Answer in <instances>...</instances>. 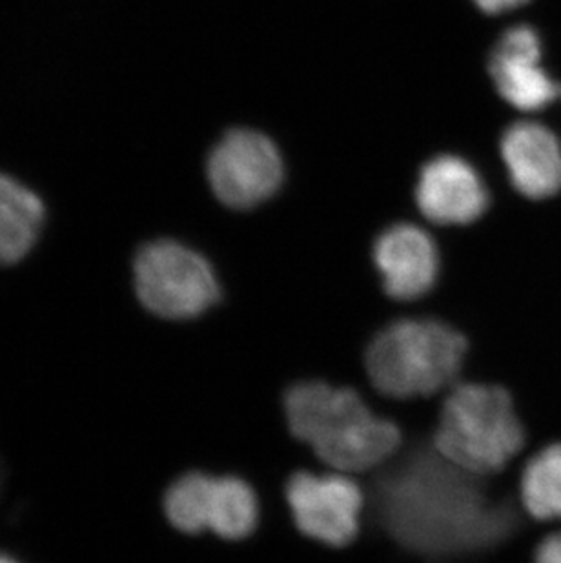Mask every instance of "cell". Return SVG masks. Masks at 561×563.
Wrapping results in <instances>:
<instances>
[{"label": "cell", "instance_id": "1", "mask_svg": "<svg viewBox=\"0 0 561 563\" xmlns=\"http://www.w3.org/2000/svg\"><path fill=\"white\" fill-rule=\"evenodd\" d=\"M514 471L480 478L441 456L430 432L405 431L402 449L360 478L363 523L424 559L488 553L524 532L525 510L508 479Z\"/></svg>", "mask_w": 561, "mask_h": 563}, {"label": "cell", "instance_id": "2", "mask_svg": "<svg viewBox=\"0 0 561 563\" xmlns=\"http://www.w3.org/2000/svg\"><path fill=\"white\" fill-rule=\"evenodd\" d=\"M283 405L292 437L314 452L324 471L361 478L402 449L396 421L377 415L358 388L302 379L286 388Z\"/></svg>", "mask_w": 561, "mask_h": 563}, {"label": "cell", "instance_id": "3", "mask_svg": "<svg viewBox=\"0 0 561 563\" xmlns=\"http://www.w3.org/2000/svg\"><path fill=\"white\" fill-rule=\"evenodd\" d=\"M466 352V335L446 319L435 316L391 319L366 346L371 394L393 401L443 396L461 382Z\"/></svg>", "mask_w": 561, "mask_h": 563}, {"label": "cell", "instance_id": "4", "mask_svg": "<svg viewBox=\"0 0 561 563\" xmlns=\"http://www.w3.org/2000/svg\"><path fill=\"white\" fill-rule=\"evenodd\" d=\"M432 443L466 473L496 478L525 462L529 437L507 387L460 382L441 398Z\"/></svg>", "mask_w": 561, "mask_h": 563}, {"label": "cell", "instance_id": "5", "mask_svg": "<svg viewBox=\"0 0 561 563\" xmlns=\"http://www.w3.org/2000/svg\"><path fill=\"white\" fill-rule=\"evenodd\" d=\"M139 307L152 318L185 323L223 301L218 268L202 252L172 238L146 241L130 261Z\"/></svg>", "mask_w": 561, "mask_h": 563}, {"label": "cell", "instance_id": "6", "mask_svg": "<svg viewBox=\"0 0 561 563\" xmlns=\"http://www.w3.org/2000/svg\"><path fill=\"white\" fill-rule=\"evenodd\" d=\"M285 498L302 537L327 548H346L360 537L366 507L358 476L301 468L286 479Z\"/></svg>", "mask_w": 561, "mask_h": 563}, {"label": "cell", "instance_id": "7", "mask_svg": "<svg viewBox=\"0 0 561 563\" xmlns=\"http://www.w3.org/2000/svg\"><path fill=\"white\" fill-rule=\"evenodd\" d=\"M208 181L224 207L250 210L276 194L283 161L271 139L252 130H233L208 159Z\"/></svg>", "mask_w": 561, "mask_h": 563}, {"label": "cell", "instance_id": "8", "mask_svg": "<svg viewBox=\"0 0 561 563\" xmlns=\"http://www.w3.org/2000/svg\"><path fill=\"white\" fill-rule=\"evenodd\" d=\"M371 257L388 299L402 305L427 298L443 268L435 238L413 223H396L383 230L374 240Z\"/></svg>", "mask_w": 561, "mask_h": 563}, {"label": "cell", "instance_id": "9", "mask_svg": "<svg viewBox=\"0 0 561 563\" xmlns=\"http://www.w3.org/2000/svg\"><path fill=\"white\" fill-rule=\"evenodd\" d=\"M499 96L524 112H538L561 97V85L541 66L540 38L529 26L508 30L488 60Z\"/></svg>", "mask_w": 561, "mask_h": 563}, {"label": "cell", "instance_id": "10", "mask_svg": "<svg viewBox=\"0 0 561 563\" xmlns=\"http://www.w3.org/2000/svg\"><path fill=\"white\" fill-rule=\"evenodd\" d=\"M416 201L424 218L440 227L472 224L488 207L482 179L454 155H440L427 163L419 176Z\"/></svg>", "mask_w": 561, "mask_h": 563}, {"label": "cell", "instance_id": "11", "mask_svg": "<svg viewBox=\"0 0 561 563\" xmlns=\"http://www.w3.org/2000/svg\"><path fill=\"white\" fill-rule=\"evenodd\" d=\"M502 154L519 194L529 199H547L561 190V146L549 128L513 124L502 139Z\"/></svg>", "mask_w": 561, "mask_h": 563}, {"label": "cell", "instance_id": "12", "mask_svg": "<svg viewBox=\"0 0 561 563\" xmlns=\"http://www.w3.org/2000/svg\"><path fill=\"white\" fill-rule=\"evenodd\" d=\"M44 224L43 197L0 172V271L16 268L33 254Z\"/></svg>", "mask_w": 561, "mask_h": 563}, {"label": "cell", "instance_id": "13", "mask_svg": "<svg viewBox=\"0 0 561 563\" xmlns=\"http://www.w3.org/2000/svg\"><path fill=\"white\" fill-rule=\"evenodd\" d=\"M207 534L239 542L260 526L261 501L254 485L235 474H213L208 487Z\"/></svg>", "mask_w": 561, "mask_h": 563}, {"label": "cell", "instance_id": "14", "mask_svg": "<svg viewBox=\"0 0 561 563\" xmlns=\"http://www.w3.org/2000/svg\"><path fill=\"white\" fill-rule=\"evenodd\" d=\"M518 498L538 523L561 520V441L529 454L518 473Z\"/></svg>", "mask_w": 561, "mask_h": 563}, {"label": "cell", "instance_id": "15", "mask_svg": "<svg viewBox=\"0 0 561 563\" xmlns=\"http://www.w3.org/2000/svg\"><path fill=\"white\" fill-rule=\"evenodd\" d=\"M530 563H561V531L547 534L536 545Z\"/></svg>", "mask_w": 561, "mask_h": 563}, {"label": "cell", "instance_id": "16", "mask_svg": "<svg viewBox=\"0 0 561 563\" xmlns=\"http://www.w3.org/2000/svg\"><path fill=\"white\" fill-rule=\"evenodd\" d=\"M527 0H476V4L485 13H504V11L514 10L518 5L525 4Z\"/></svg>", "mask_w": 561, "mask_h": 563}, {"label": "cell", "instance_id": "17", "mask_svg": "<svg viewBox=\"0 0 561 563\" xmlns=\"http://www.w3.org/2000/svg\"><path fill=\"white\" fill-rule=\"evenodd\" d=\"M0 563H26L24 560L19 556V554L11 553V551H6V549H0Z\"/></svg>", "mask_w": 561, "mask_h": 563}, {"label": "cell", "instance_id": "18", "mask_svg": "<svg viewBox=\"0 0 561 563\" xmlns=\"http://www.w3.org/2000/svg\"><path fill=\"white\" fill-rule=\"evenodd\" d=\"M2 482H4V478H2V467H0V493H2Z\"/></svg>", "mask_w": 561, "mask_h": 563}]
</instances>
